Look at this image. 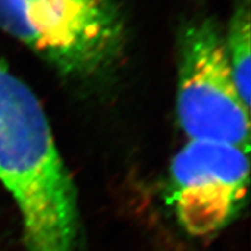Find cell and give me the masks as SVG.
Listing matches in <instances>:
<instances>
[{
  "label": "cell",
  "mask_w": 251,
  "mask_h": 251,
  "mask_svg": "<svg viewBox=\"0 0 251 251\" xmlns=\"http://www.w3.org/2000/svg\"><path fill=\"white\" fill-rule=\"evenodd\" d=\"M0 182L26 251H81L78 194L37 96L0 59Z\"/></svg>",
  "instance_id": "6da1fadb"
},
{
  "label": "cell",
  "mask_w": 251,
  "mask_h": 251,
  "mask_svg": "<svg viewBox=\"0 0 251 251\" xmlns=\"http://www.w3.org/2000/svg\"><path fill=\"white\" fill-rule=\"evenodd\" d=\"M0 30L77 81L109 71L127 40L121 0H0Z\"/></svg>",
  "instance_id": "7a4b0ae2"
},
{
  "label": "cell",
  "mask_w": 251,
  "mask_h": 251,
  "mask_svg": "<svg viewBox=\"0 0 251 251\" xmlns=\"http://www.w3.org/2000/svg\"><path fill=\"white\" fill-rule=\"evenodd\" d=\"M250 108L242 100L226 51L225 33L212 20H196L179 37L177 116L192 141L250 150Z\"/></svg>",
  "instance_id": "3957f363"
},
{
  "label": "cell",
  "mask_w": 251,
  "mask_h": 251,
  "mask_svg": "<svg viewBox=\"0 0 251 251\" xmlns=\"http://www.w3.org/2000/svg\"><path fill=\"white\" fill-rule=\"evenodd\" d=\"M249 151L221 142L188 140L176 154L167 194L188 235H217L241 213L250 179Z\"/></svg>",
  "instance_id": "277c9868"
},
{
  "label": "cell",
  "mask_w": 251,
  "mask_h": 251,
  "mask_svg": "<svg viewBox=\"0 0 251 251\" xmlns=\"http://www.w3.org/2000/svg\"><path fill=\"white\" fill-rule=\"evenodd\" d=\"M226 51L232 75L242 100L250 108L251 56H250V3L238 0L225 33Z\"/></svg>",
  "instance_id": "5b68a950"
}]
</instances>
